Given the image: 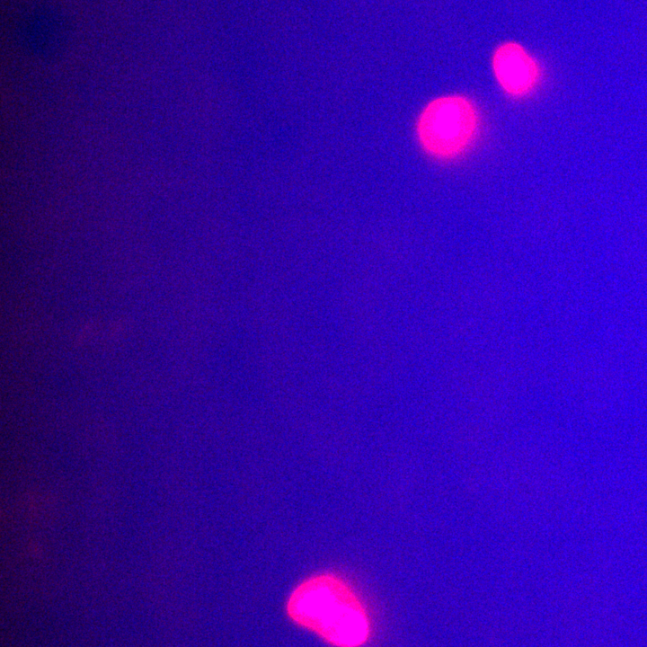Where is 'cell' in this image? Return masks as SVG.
Returning <instances> with one entry per match:
<instances>
[{"label": "cell", "instance_id": "cell-1", "mask_svg": "<svg viewBox=\"0 0 647 647\" xmlns=\"http://www.w3.org/2000/svg\"><path fill=\"white\" fill-rule=\"evenodd\" d=\"M288 616L334 647H359L369 635L366 610L355 591L333 573L313 575L299 583L288 603Z\"/></svg>", "mask_w": 647, "mask_h": 647}, {"label": "cell", "instance_id": "cell-3", "mask_svg": "<svg viewBox=\"0 0 647 647\" xmlns=\"http://www.w3.org/2000/svg\"><path fill=\"white\" fill-rule=\"evenodd\" d=\"M492 65L499 85L511 97H525L538 84L540 70L536 61L518 43L500 45L493 53Z\"/></svg>", "mask_w": 647, "mask_h": 647}, {"label": "cell", "instance_id": "cell-2", "mask_svg": "<svg viewBox=\"0 0 647 647\" xmlns=\"http://www.w3.org/2000/svg\"><path fill=\"white\" fill-rule=\"evenodd\" d=\"M479 113L468 98L449 94L430 101L419 115L416 131L421 148L439 160L463 155L474 143Z\"/></svg>", "mask_w": 647, "mask_h": 647}]
</instances>
